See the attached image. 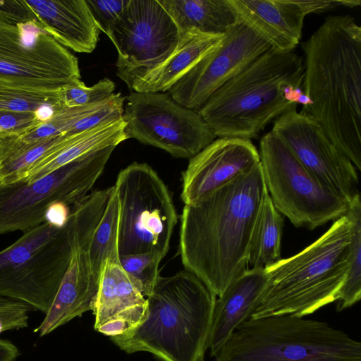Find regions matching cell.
Wrapping results in <instances>:
<instances>
[{
    "label": "cell",
    "mask_w": 361,
    "mask_h": 361,
    "mask_svg": "<svg viewBox=\"0 0 361 361\" xmlns=\"http://www.w3.org/2000/svg\"><path fill=\"white\" fill-rule=\"evenodd\" d=\"M268 194L259 163L185 204L179 238L182 264L216 297L247 269L252 235Z\"/></svg>",
    "instance_id": "1"
},
{
    "label": "cell",
    "mask_w": 361,
    "mask_h": 361,
    "mask_svg": "<svg viewBox=\"0 0 361 361\" xmlns=\"http://www.w3.org/2000/svg\"><path fill=\"white\" fill-rule=\"evenodd\" d=\"M301 46L302 87L311 104L300 112L360 171L361 27L350 16H330Z\"/></svg>",
    "instance_id": "2"
},
{
    "label": "cell",
    "mask_w": 361,
    "mask_h": 361,
    "mask_svg": "<svg viewBox=\"0 0 361 361\" xmlns=\"http://www.w3.org/2000/svg\"><path fill=\"white\" fill-rule=\"evenodd\" d=\"M294 51L271 49L218 88L197 111L216 137L256 138L273 120L311 102Z\"/></svg>",
    "instance_id": "3"
},
{
    "label": "cell",
    "mask_w": 361,
    "mask_h": 361,
    "mask_svg": "<svg viewBox=\"0 0 361 361\" xmlns=\"http://www.w3.org/2000/svg\"><path fill=\"white\" fill-rule=\"evenodd\" d=\"M216 300L186 269L160 275L146 298L142 322L110 338L127 353L147 352L162 361H197L207 350Z\"/></svg>",
    "instance_id": "4"
},
{
    "label": "cell",
    "mask_w": 361,
    "mask_h": 361,
    "mask_svg": "<svg viewBox=\"0 0 361 361\" xmlns=\"http://www.w3.org/2000/svg\"><path fill=\"white\" fill-rule=\"evenodd\" d=\"M345 216L297 255L266 267L267 283L249 319L276 315L304 317L336 301L350 252Z\"/></svg>",
    "instance_id": "5"
},
{
    "label": "cell",
    "mask_w": 361,
    "mask_h": 361,
    "mask_svg": "<svg viewBox=\"0 0 361 361\" xmlns=\"http://www.w3.org/2000/svg\"><path fill=\"white\" fill-rule=\"evenodd\" d=\"M216 361H361V343L329 324L293 315L248 319Z\"/></svg>",
    "instance_id": "6"
},
{
    "label": "cell",
    "mask_w": 361,
    "mask_h": 361,
    "mask_svg": "<svg viewBox=\"0 0 361 361\" xmlns=\"http://www.w3.org/2000/svg\"><path fill=\"white\" fill-rule=\"evenodd\" d=\"M74 233L71 209L64 226L44 222L0 251V296L46 314L68 268Z\"/></svg>",
    "instance_id": "7"
},
{
    "label": "cell",
    "mask_w": 361,
    "mask_h": 361,
    "mask_svg": "<svg viewBox=\"0 0 361 361\" xmlns=\"http://www.w3.org/2000/svg\"><path fill=\"white\" fill-rule=\"evenodd\" d=\"M119 204V257L153 252L166 255L178 214L166 185L146 163L133 162L114 185Z\"/></svg>",
    "instance_id": "8"
},
{
    "label": "cell",
    "mask_w": 361,
    "mask_h": 361,
    "mask_svg": "<svg viewBox=\"0 0 361 361\" xmlns=\"http://www.w3.org/2000/svg\"><path fill=\"white\" fill-rule=\"evenodd\" d=\"M259 154L269 195L295 226L314 229L345 215L350 202L324 187L272 130L262 137Z\"/></svg>",
    "instance_id": "9"
},
{
    "label": "cell",
    "mask_w": 361,
    "mask_h": 361,
    "mask_svg": "<svg viewBox=\"0 0 361 361\" xmlns=\"http://www.w3.org/2000/svg\"><path fill=\"white\" fill-rule=\"evenodd\" d=\"M116 146L87 154L32 182L0 184V234L26 232L44 222L56 202L72 207L84 200Z\"/></svg>",
    "instance_id": "10"
},
{
    "label": "cell",
    "mask_w": 361,
    "mask_h": 361,
    "mask_svg": "<svg viewBox=\"0 0 361 361\" xmlns=\"http://www.w3.org/2000/svg\"><path fill=\"white\" fill-rule=\"evenodd\" d=\"M0 82L56 90L82 81L78 58L37 22L14 25L0 20Z\"/></svg>",
    "instance_id": "11"
},
{
    "label": "cell",
    "mask_w": 361,
    "mask_h": 361,
    "mask_svg": "<svg viewBox=\"0 0 361 361\" xmlns=\"http://www.w3.org/2000/svg\"><path fill=\"white\" fill-rule=\"evenodd\" d=\"M123 119L126 140L161 149L176 158L191 159L216 137L197 110L166 92H137L126 97Z\"/></svg>",
    "instance_id": "12"
},
{
    "label": "cell",
    "mask_w": 361,
    "mask_h": 361,
    "mask_svg": "<svg viewBox=\"0 0 361 361\" xmlns=\"http://www.w3.org/2000/svg\"><path fill=\"white\" fill-rule=\"evenodd\" d=\"M108 37L118 51L116 75L130 90L171 55L180 35L158 0H130Z\"/></svg>",
    "instance_id": "13"
},
{
    "label": "cell",
    "mask_w": 361,
    "mask_h": 361,
    "mask_svg": "<svg viewBox=\"0 0 361 361\" xmlns=\"http://www.w3.org/2000/svg\"><path fill=\"white\" fill-rule=\"evenodd\" d=\"M271 130L324 187L349 202L360 194L357 169L312 117L293 109L278 117Z\"/></svg>",
    "instance_id": "14"
},
{
    "label": "cell",
    "mask_w": 361,
    "mask_h": 361,
    "mask_svg": "<svg viewBox=\"0 0 361 361\" xmlns=\"http://www.w3.org/2000/svg\"><path fill=\"white\" fill-rule=\"evenodd\" d=\"M271 49L247 26L236 21L220 44L202 58L168 91L180 105L197 110L222 85Z\"/></svg>",
    "instance_id": "15"
},
{
    "label": "cell",
    "mask_w": 361,
    "mask_h": 361,
    "mask_svg": "<svg viewBox=\"0 0 361 361\" xmlns=\"http://www.w3.org/2000/svg\"><path fill=\"white\" fill-rule=\"evenodd\" d=\"M102 216L98 209L87 207L73 212L75 233L71 257L49 311L35 330L40 337L94 310L99 279L92 271L89 249Z\"/></svg>",
    "instance_id": "16"
},
{
    "label": "cell",
    "mask_w": 361,
    "mask_h": 361,
    "mask_svg": "<svg viewBox=\"0 0 361 361\" xmlns=\"http://www.w3.org/2000/svg\"><path fill=\"white\" fill-rule=\"evenodd\" d=\"M259 163V152L250 140L215 139L190 159L182 173L181 200L185 204H193Z\"/></svg>",
    "instance_id": "17"
},
{
    "label": "cell",
    "mask_w": 361,
    "mask_h": 361,
    "mask_svg": "<svg viewBox=\"0 0 361 361\" xmlns=\"http://www.w3.org/2000/svg\"><path fill=\"white\" fill-rule=\"evenodd\" d=\"M92 312L94 329L110 338L135 327L145 317L146 298L131 282L119 262L106 260Z\"/></svg>",
    "instance_id": "18"
},
{
    "label": "cell",
    "mask_w": 361,
    "mask_h": 361,
    "mask_svg": "<svg viewBox=\"0 0 361 361\" xmlns=\"http://www.w3.org/2000/svg\"><path fill=\"white\" fill-rule=\"evenodd\" d=\"M236 21L247 26L276 51L290 52L302 37L304 11L295 0H228Z\"/></svg>",
    "instance_id": "19"
},
{
    "label": "cell",
    "mask_w": 361,
    "mask_h": 361,
    "mask_svg": "<svg viewBox=\"0 0 361 361\" xmlns=\"http://www.w3.org/2000/svg\"><path fill=\"white\" fill-rule=\"evenodd\" d=\"M42 28L64 47L92 53L102 32L85 0H26Z\"/></svg>",
    "instance_id": "20"
},
{
    "label": "cell",
    "mask_w": 361,
    "mask_h": 361,
    "mask_svg": "<svg viewBox=\"0 0 361 361\" xmlns=\"http://www.w3.org/2000/svg\"><path fill=\"white\" fill-rule=\"evenodd\" d=\"M267 283L264 268L245 269L216 298L207 348L216 357L229 337L247 320Z\"/></svg>",
    "instance_id": "21"
},
{
    "label": "cell",
    "mask_w": 361,
    "mask_h": 361,
    "mask_svg": "<svg viewBox=\"0 0 361 361\" xmlns=\"http://www.w3.org/2000/svg\"><path fill=\"white\" fill-rule=\"evenodd\" d=\"M224 35L204 33L194 29L180 35L178 43L171 55L135 82L131 92H168L202 58L220 44Z\"/></svg>",
    "instance_id": "22"
},
{
    "label": "cell",
    "mask_w": 361,
    "mask_h": 361,
    "mask_svg": "<svg viewBox=\"0 0 361 361\" xmlns=\"http://www.w3.org/2000/svg\"><path fill=\"white\" fill-rule=\"evenodd\" d=\"M124 127L122 118L80 133L66 135L54 149L32 164L20 180L32 183L87 154L117 146L126 140Z\"/></svg>",
    "instance_id": "23"
},
{
    "label": "cell",
    "mask_w": 361,
    "mask_h": 361,
    "mask_svg": "<svg viewBox=\"0 0 361 361\" xmlns=\"http://www.w3.org/2000/svg\"><path fill=\"white\" fill-rule=\"evenodd\" d=\"M176 24L179 35L189 30L224 34L236 23L228 0H158Z\"/></svg>",
    "instance_id": "24"
},
{
    "label": "cell",
    "mask_w": 361,
    "mask_h": 361,
    "mask_svg": "<svg viewBox=\"0 0 361 361\" xmlns=\"http://www.w3.org/2000/svg\"><path fill=\"white\" fill-rule=\"evenodd\" d=\"M283 220L269 194L257 217L247 255V269L265 268L281 259Z\"/></svg>",
    "instance_id": "25"
},
{
    "label": "cell",
    "mask_w": 361,
    "mask_h": 361,
    "mask_svg": "<svg viewBox=\"0 0 361 361\" xmlns=\"http://www.w3.org/2000/svg\"><path fill=\"white\" fill-rule=\"evenodd\" d=\"M59 90L32 89L0 82V110L35 114L44 121L65 108Z\"/></svg>",
    "instance_id": "26"
},
{
    "label": "cell",
    "mask_w": 361,
    "mask_h": 361,
    "mask_svg": "<svg viewBox=\"0 0 361 361\" xmlns=\"http://www.w3.org/2000/svg\"><path fill=\"white\" fill-rule=\"evenodd\" d=\"M350 224V245L348 270L343 283L340 288L336 300L337 310L348 308L361 298V202L360 194L349 204L345 215Z\"/></svg>",
    "instance_id": "27"
},
{
    "label": "cell",
    "mask_w": 361,
    "mask_h": 361,
    "mask_svg": "<svg viewBox=\"0 0 361 361\" xmlns=\"http://www.w3.org/2000/svg\"><path fill=\"white\" fill-rule=\"evenodd\" d=\"M118 221L119 204L114 186L103 215L93 233L89 249L92 269L99 279L106 259L119 262Z\"/></svg>",
    "instance_id": "28"
},
{
    "label": "cell",
    "mask_w": 361,
    "mask_h": 361,
    "mask_svg": "<svg viewBox=\"0 0 361 361\" xmlns=\"http://www.w3.org/2000/svg\"><path fill=\"white\" fill-rule=\"evenodd\" d=\"M163 258L153 252L119 257L123 269L142 295L147 298L160 276L159 266Z\"/></svg>",
    "instance_id": "29"
},
{
    "label": "cell",
    "mask_w": 361,
    "mask_h": 361,
    "mask_svg": "<svg viewBox=\"0 0 361 361\" xmlns=\"http://www.w3.org/2000/svg\"><path fill=\"white\" fill-rule=\"evenodd\" d=\"M115 88L114 82L104 78L91 87L83 82L69 84L60 88L59 92L63 106L71 108L101 102L115 93Z\"/></svg>",
    "instance_id": "30"
},
{
    "label": "cell",
    "mask_w": 361,
    "mask_h": 361,
    "mask_svg": "<svg viewBox=\"0 0 361 361\" xmlns=\"http://www.w3.org/2000/svg\"><path fill=\"white\" fill-rule=\"evenodd\" d=\"M125 100L126 97L121 92L114 93L100 107L79 118L64 135H75L122 118Z\"/></svg>",
    "instance_id": "31"
},
{
    "label": "cell",
    "mask_w": 361,
    "mask_h": 361,
    "mask_svg": "<svg viewBox=\"0 0 361 361\" xmlns=\"http://www.w3.org/2000/svg\"><path fill=\"white\" fill-rule=\"evenodd\" d=\"M85 1L99 29L107 36L130 2V0Z\"/></svg>",
    "instance_id": "32"
},
{
    "label": "cell",
    "mask_w": 361,
    "mask_h": 361,
    "mask_svg": "<svg viewBox=\"0 0 361 361\" xmlns=\"http://www.w3.org/2000/svg\"><path fill=\"white\" fill-rule=\"evenodd\" d=\"M42 121V118L35 114L0 110V135L21 133L35 128Z\"/></svg>",
    "instance_id": "33"
},
{
    "label": "cell",
    "mask_w": 361,
    "mask_h": 361,
    "mask_svg": "<svg viewBox=\"0 0 361 361\" xmlns=\"http://www.w3.org/2000/svg\"><path fill=\"white\" fill-rule=\"evenodd\" d=\"M0 20L14 25L37 22L26 0H0Z\"/></svg>",
    "instance_id": "34"
},
{
    "label": "cell",
    "mask_w": 361,
    "mask_h": 361,
    "mask_svg": "<svg viewBox=\"0 0 361 361\" xmlns=\"http://www.w3.org/2000/svg\"><path fill=\"white\" fill-rule=\"evenodd\" d=\"M32 307L24 302L0 309V334L11 329L26 328L28 326V312Z\"/></svg>",
    "instance_id": "35"
},
{
    "label": "cell",
    "mask_w": 361,
    "mask_h": 361,
    "mask_svg": "<svg viewBox=\"0 0 361 361\" xmlns=\"http://www.w3.org/2000/svg\"><path fill=\"white\" fill-rule=\"evenodd\" d=\"M71 214V207L63 202H56L49 206L44 214V222L57 227L64 226Z\"/></svg>",
    "instance_id": "36"
},
{
    "label": "cell",
    "mask_w": 361,
    "mask_h": 361,
    "mask_svg": "<svg viewBox=\"0 0 361 361\" xmlns=\"http://www.w3.org/2000/svg\"><path fill=\"white\" fill-rule=\"evenodd\" d=\"M305 15L324 12L341 6L340 0L297 1Z\"/></svg>",
    "instance_id": "37"
},
{
    "label": "cell",
    "mask_w": 361,
    "mask_h": 361,
    "mask_svg": "<svg viewBox=\"0 0 361 361\" xmlns=\"http://www.w3.org/2000/svg\"><path fill=\"white\" fill-rule=\"evenodd\" d=\"M18 355L19 350L14 344L0 338V361H15Z\"/></svg>",
    "instance_id": "38"
},
{
    "label": "cell",
    "mask_w": 361,
    "mask_h": 361,
    "mask_svg": "<svg viewBox=\"0 0 361 361\" xmlns=\"http://www.w3.org/2000/svg\"><path fill=\"white\" fill-rule=\"evenodd\" d=\"M341 6H347V7H356L361 4V1L359 0H340Z\"/></svg>",
    "instance_id": "39"
},
{
    "label": "cell",
    "mask_w": 361,
    "mask_h": 361,
    "mask_svg": "<svg viewBox=\"0 0 361 361\" xmlns=\"http://www.w3.org/2000/svg\"><path fill=\"white\" fill-rule=\"evenodd\" d=\"M197 361H204V357H200V358L197 359Z\"/></svg>",
    "instance_id": "40"
}]
</instances>
